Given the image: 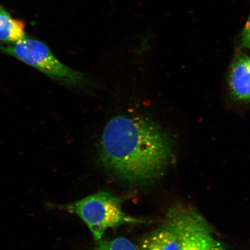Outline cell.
<instances>
[{
	"mask_svg": "<svg viewBox=\"0 0 250 250\" xmlns=\"http://www.w3.org/2000/svg\"><path fill=\"white\" fill-rule=\"evenodd\" d=\"M174 143L161 125L139 115H119L100 139V166L121 181L145 184L162 176L174 158Z\"/></svg>",
	"mask_w": 250,
	"mask_h": 250,
	"instance_id": "6da1fadb",
	"label": "cell"
},
{
	"mask_svg": "<svg viewBox=\"0 0 250 250\" xmlns=\"http://www.w3.org/2000/svg\"><path fill=\"white\" fill-rule=\"evenodd\" d=\"M0 52L13 56L64 85L84 88L89 85L85 74L62 63L48 46L39 40L26 37L17 42H0Z\"/></svg>",
	"mask_w": 250,
	"mask_h": 250,
	"instance_id": "7a4b0ae2",
	"label": "cell"
},
{
	"mask_svg": "<svg viewBox=\"0 0 250 250\" xmlns=\"http://www.w3.org/2000/svg\"><path fill=\"white\" fill-rule=\"evenodd\" d=\"M62 208L79 217L86 224L96 241H101L109 228L141 222L125 213L121 200L107 192L94 193L65 205Z\"/></svg>",
	"mask_w": 250,
	"mask_h": 250,
	"instance_id": "3957f363",
	"label": "cell"
},
{
	"mask_svg": "<svg viewBox=\"0 0 250 250\" xmlns=\"http://www.w3.org/2000/svg\"><path fill=\"white\" fill-rule=\"evenodd\" d=\"M168 213L179 230L180 250H223L208 222L194 209L180 206Z\"/></svg>",
	"mask_w": 250,
	"mask_h": 250,
	"instance_id": "277c9868",
	"label": "cell"
},
{
	"mask_svg": "<svg viewBox=\"0 0 250 250\" xmlns=\"http://www.w3.org/2000/svg\"><path fill=\"white\" fill-rule=\"evenodd\" d=\"M231 96L236 101L250 102V58L241 55L231 65L228 76Z\"/></svg>",
	"mask_w": 250,
	"mask_h": 250,
	"instance_id": "5b68a950",
	"label": "cell"
},
{
	"mask_svg": "<svg viewBox=\"0 0 250 250\" xmlns=\"http://www.w3.org/2000/svg\"><path fill=\"white\" fill-rule=\"evenodd\" d=\"M141 250H180L179 230L168 212L165 223L143 240Z\"/></svg>",
	"mask_w": 250,
	"mask_h": 250,
	"instance_id": "8992f818",
	"label": "cell"
},
{
	"mask_svg": "<svg viewBox=\"0 0 250 250\" xmlns=\"http://www.w3.org/2000/svg\"><path fill=\"white\" fill-rule=\"evenodd\" d=\"M25 28L23 21L12 17L0 4V42L14 43L26 38Z\"/></svg>",
	"mask_w": 250,
	"mask_h": 250,
	"instance_id": "52a82bcc",
	"label": "cell"
},
{
	"mask_svg": "<svg viewBox=\"0 0 250 250\" xmlns=\"http://www.w3.org/2000/svg\"><path fill=\"white\" fill-rule=\"evenodd\" d=\"M95 250H137L129 239L120 237L100 242Z\"/></svg>",
	"mask_w": 250,
	"mask_h": 250,
	"instance_id": "ba28073f",
	"label": "cell"
},
{
	"mask_svg": "<svg viewBox=\"0 0 250 250\" xmlns=\"http://www.w3.org/2000/svg\"><path fill=\"white\" fill-rule=\"evenodd\" d=\"M241 43L244 48L250 49V14L242 31Z\"/></svg>",
	"mask_w": 250,
	"mask_h": 250,
	"instance_id": "9c48e42d",
	"label": "cell"
}]
</instances>
